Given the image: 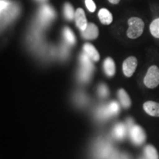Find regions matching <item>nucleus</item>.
<instances>
[{
	"label": "nucleus",
	"instance_id": "nucleus-1",
	"mask_svg": "<svg viewBox=\"0 0 159 159\" xmlns=\"http://www.w3.org/2000/svg\"><path fill=\"white\" fill-rule=\"evenodd\" d=\"M128 29L127 36L130 39H138L142 35L144 29V22L139 17H131L128 19Z\"/></svg>",
	"mask_w": 159,
	"mask_h": 159
},
{
	"label": "nucleus",
	"instance_id": "nucleus-2",
	"mask_svg": "<svg viewBox=\"0 0 159 159\" xmlns=\"http://www.w3.org/2000/svg\"><path fill=\"white\" fill-rule=\"evenodd\" d=\"M144 84L148 89H155L159 85V68L152 65L148 69L144 78Z\"/></svg>",
	"mask_w": 159,
	"mask_h": 159
},
{
	"label": "nucleus",
	"instance_id": "nucleus-3",
	"mask_svg": "<svg viewBox=\"0 0 159 159\" xmlns=\"http://www.w3.org/2000/svg\"><path fill=\"white\" fill-rule=\"evenodd\" d=\"M137 65H138V61L136 57L130 56L125 59L122 64L123 73L125 76L127 77L133 76L136 69Z\"/></svg>",
	"mask_w": 159,
	"mask_h": 159
},
{
	"label": "nucleus",
	"instance_id": "nucleus-4",
	"mask_svg": "<svg viewBox=\"0 0 159 159\" xmlns=\"http://www.w3.org/2000/svg\"><path fill=\"white\" fill-rule=\"evenodd\" d=\"M130 137L133 142L136 145H141L146 139V134L142 127L135 125L131 128Z\"/></svg>",
	"mask_w": 159,
	"mask_h": 159
},
{
	"label": "nucleus",
	"instance_id": "nucleus-5",
	"mask_svg": "<svg viewBox=\"0 0 159 159\" xmlns=\"http://www.w3.org/2000/svg\"><path fill=\"white\" fill-rule=\"evenodd\" d=\"M75 23L77 27L80 30V31H84L88 26L86 17H85V11L82 8H77L75 11Z\"/></svg>",
	"mask_w": 159,
	"mask_h": 159
},
{
	"label": "nucleus",
	"instance_id": "nucleus-6",
	"mask_svg": "<svg viewBox=\"0 0 159 159\" xmlns=\"http://www.w3.org/2000/svg\"><path fill=\"white\" fill-rule=\"evenodd\" d=\"M81 35L83 39L86 40H94L99 35V30L94 23H89L86 29L84 31H81Z\"/></svg>",
	"mask_w": 159,
	"mask_h": 159
},
{
	"label": "nucleus",
	"instance_id": "nucleus-7",
	"mask_svg": "<svg viewBox=\"0 0 159 159\" xmlns=\"http://www.w3.org/2000/svg\"><path fill=\"white\" fill-rule=\"evenodd\" d=\"M40 19L43 23H48L49 21L54 19L55 16V13L50 6L43 5L40 11Z\"/></svg>",
	"mask_w": 159,
	"mask_h": 159
},
{
	"label": "nucleus",
	"instance_id": "nucleus-8",
	"mask_svg": "<svg viewBox=\"0 0 159 159\" xmlns=\"http://www.w3.org/2000/svg\"><path fill=\"white\" fill-rule=\"evenodd\" d=\"M143 108L150 116L159 117V103L154 101H148L143 105Z\"/></svg>",
	"mask_w": 159,
	"mask_h": 159
},
{
	"label": "nucleus",
	"instance_id": "nucleus-9",
	"mask_svg": "<svg viewBox=\"0 0 159 159\" xmlns=\"http://www.w3.org/2000/svg\"><path fill=\"white\" fill-rule=\"evenodd\" d=\"M83 50H84V52L88 56L90 57V58L94 61H99V58H100V56H99V54L98 51L97 50L96 48L93 46L92 44L89 43H85L84 46H83Z\"/></svg>",
	"mask_w": 159,
	"mask_h": 159
},
{
	"label": "nucleus",
	"instance_id": "nucleus-10",
	"mask_svg": "<svg viewBox=\"0 0 159 159\" xmlns=\"http://www.w3.org/2000/svg\"><path fill=\"white\" fill-rule=\"evenodd\" d=\"M103 69L105 74L108 77L114 76L116 73V66L115 63L111 57H107L103 63Z\"/></svg>",
	"mask_w": 159,
	"mask_h": 159
},
{
	"label": "nucleus",
	"instance_id": "nucleus-11",
	"mask_svg": "<svg viewBox=\"0 0 159 159\" xmlns=\"http://www.w3.org/2000/svg\"><path fill=\"white\" fill-rule=\"evenodd\" d=\"M98 17L101 23L105 25H109L113 21V16L108 10L102 8L99 10L98 13Z\"/></svg>",
	"mask_w": 159,
	"mask_h": 159
},
{
	"label": "nucleus",
	"instance_id": "nucleus-12",
	"mask_svg": "<svg viewBox=\"0 0 159 159\" xmlns=\"http://www.w3.org/2000/svg\"><path fill=\"white\" fill-rule=\"evenodd\" d=\"M118 97L123 108H130L131 105V99L128 94V93L125 91V89H119L118 91Z\"/></svg>",
	"mask_w": 159,
	"mask_h": 159
},
{
	"label": "nucleus",
	"instance_id": "nucleus-13",
	"mask_svg": "<svg viewBox=\"0 0 159 159\" xmlns=\"http://www.w3.org/2000/svg\"><path fill=\"white\" fill-rule=\"evenodd\" d=\"M144 152L146 159H159L158 152L152 145H147L144 150Z\"/></svg>",
	"mask_w": 159,
	"mask_h": 159
},
{
	"label": "nucleus",
	"instance_id": "nucleus-14",
	"mask_svg": "<svg viewBox=\"0 0 159 159\" xmlns=\"http://www.w3.org/2000/svg\"><path fill=\"white\" fill-rule=\"evenodd\" d=\"M91 61H92V60L85 54V52L83 53L80 56V62L81 64H82V68L92 72L93 69H94V65H93Z\"/></svg>",
	"mask_w": 159,
	"mask_h": 159
},
{
	"label": "nucleus",
	"instance_id": "nucleus-15",
	"mask_svg": "<svg viewBox=\"0 0 159 159\" xmlns=\"http://www.w3.org/2000/svg\"><path fill=\"white\" fill-rule=\"evenodd\" d=\"M114 135L116 139H122L126 135V128L123 124H118L115 126Z\"/></svg>",
	"mask_w": 159,
	"mask_h": 159
},
{
	"label": "nucleus",
	"instance_id": "nucleus-16",
	"mask_svg": "<svg viewBox=\"0 0 159 159\" xmlns=\"http://www.w3.org/2000/svg\"><path fill=\"white\" fill-rule=\"evenodd\" d=\"M63 33V36H64L67 43L71 45L75 44V42H76V39H75V35L73 33V32L71 30V29L69 28V27H65Z\"/></svg>",
	"mask_w": 159,
	"mask_h": 159
},
{
	"label": "nucleus",
	"instance_id": "nucleus-17",
	"mask_svg": "<svg viewBox=\"0 0 159 159\" xmlns=\"http://www.w3.org/2000/svg\"><path fill=\"white\" fill-rule=\"evenodd\" d=\"M150 32L152 36L159 39V18L154 19L150 25Z\"/></svg>",
	"mask_w": 159,
	"mask_h": 159
},
{
	"label": "nucleus",
	"instance_id": "nucleus-18",
	"mask_svg": "<svg viewBox=\"0 0 159 159\" xmlns=\"http://www.w3.org/2000/svg\"><path fill=\"white\" fill-rule=\"evenodd\" d=\"M63 11H64L65 16L67 19L72 20L75 19V12L74 11L72 5L69 3H66L63 7Z\"/></svg>",
	"mask_w": 159,
	"mask_h": 159
},
{
	"label": "nucleus",
	"instance_id": "nucleus-19",
	"mask_svg": "<svg viewBox=\"0 0 159 159\" xmlns=\"http://www.w3.org/2000/svg\"><path fill=\"white\" fill-rule=\"evenodd\" d=\"M107 108H108V112L111 114V116L118 114V112L119 111V106L118 103L116 102H114V101L110 102V104L107 106Z\"/></svg>",
	"mask_w": 159,
	"mask_h": 159
},
{
	"label": "nucleus",
	"instance_id": "nucleus-20",
	"mask_svg": "<svg viewBox=\"0 0 159 159\" xmlns=\"http://www.w3.org/2000/svg\"><path fill=\"white\" fill-rule=\"evenodd\" d=\"M91 75V71L86 70V69L82 68L80 71V78L83 81H87L90 78Z\"/></svg>",
	"mask_w": 159,
	"mask_h": 159
},
{
	"label": "nucleus",
	"instance_id": "nucleus-21",
	"mask_svg": "<svg viewBox=\"0 0 159 159\" xmlns=\"http://www.w3.org/2000/svg\"><path fill=\"white\" fill-rule=\"evenodd\" d=\"M98 93L101 97H107L108 95V93H109L108 87H107L106 85L104 84L100 85L99 86V89H98Z\"/></svg>",
	"mask_w": 159,
	"mask_h": 159
},
{
	"label": "nucleus",
	"instance_id": "nucleus-22",
	"mask_svg": "<svg viewBox=\"0 0 159 159\" xmlns=\"http://www.w3.org/2000/svg\"><path fill=\"white\" fill-rule=\"evenodd\" d=\"M85 3L89 11L91 13H94L96 10V5H95L94 1L93 0H85Z\"/></svg>",
	"mask_w": 159,
	"mask_h": 159
},
{
	"label": "nucleus",
	"instance_id": "nucleus-23",
	"mask_svg": "<svg viewBox=\"0 0 159 159\" xmlns=\"http://www.w3.org/2000/svg\"><path fill=\"white\" fill-rule=\"evenodd\" d=\"M9 2L6 1V0H1V11H5L9 7Z\"/></svg>",
	"mask_w": 159,
	"mask_h": 159
},
{
	"label": "nucleus",
	"instance_id": "nucleus-24",
	"mask_svg": "<svg viewBox=\"0 0 159 159\" xmlns=\"http://www.w3.org/2000/svg\"><path fill=\"white\" fill-rule=\"evenodd\" d=\"M108 1L109 2L113 4V5H116V4H118L120 2V0H108Z\"/></svg>",
	"mask_w": 159,
	"mask_h": 159
}]
</instances>
